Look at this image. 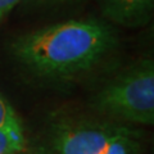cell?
Instances as JSON below:
<instances>
[{"label": "cell", "instance_id": "2", "mask_svg": "<svg viewBox=\"0 0 154 154\" xmlns=\"http://www.w3.org/2000/svg\"><path fill=\"white\" fill-rule=\"evenodd\" d=\"M30 154H145L141 130L109 118L54 119Z\"/></svg>", "mask_w": 154, "mask_h": 154}, {"label": "cell", "instance_id": "6", "mask_svg": "<svg viewBox=\"0 0 154 154\" xmlns=\"http://www.w3.org/2000/svg\"><path fill=\"white\" fill-rule=\"evenodd\" d=\"M17 121V116L8 102L0 95V128Z\"/></svg>", "mask_w": 154, "mask_h": 154}, {"label": "cell", "instance_id": "3", "mask_svg": "<svg viewBox=\"0 0 154 154\" xmlns=\"http://www.w3.org/2000/svg\"><path fill=\"white\" fill-rule=\"evenodd\" d=\"M94 107L103 117L126 125L154 122V63L136 62L96 94Z\"/></svg>", "mask_w": 154, "mask_h": 154}, {"label": "cell", "instance_id": "1", "mask_svg": "<svg viewBox=\"0 0 154 154\" xmlns=\"http://www.w3.org/2000/svg\"><path fill=\"white\" fill-rule=\"evenodd\" d=\"M116 33L99 19H72L16 37L14 58L35 76L69 80L98 66L116 45Z\"/></svg>", "mask_w": 154, "mask_h": 154}, {"label": "cell", "instance_id": "8", "mask_svg": "<svg viewBox=\"0 0 154 154\" xmlns=\"http://www.w3.org/2000/svg\"><path fill=\"white\" fill-rule=\"evenodd\" d=\"M23 0H0V19Z\"/></svg>", "mask_w": 154, "mask_h": 154}, {"label": "cell", "instance_id": "5", "mask_svg": "<svg viewBox=\"0 0 154 154\" xmlns=\"http://www.w3.org/2000/svg\"><path fill=\"white\" fill-rule=\"evenodd\" d=\"M26 148L27 143L18 119L0 128V154H18Z\"/></svg>", "mask_w": 154, "mask_h": 154}, {"label": "cell", "instance_id": "7", "mask_svg": "<svg viewBox=\"0 0 154 154\" xmlns=\"http://www.w3.org/2000/svg\"><path fill=\"white\" fill-rule=\"evenodd\" d=\"M27 4L31 5H62V4H71V3H76L80 0H23Z\"/></svg>", "mask_w": 154, "mask_h": 154}, {"label": "cell", "instance_id": "4", "mask_svg": "<svg viewBox=\"0 0 154 154\" xmlns=\"http://www.w3.org/2000/svg\"><path fill=\"white\" fill-rule=\"evenodd\" d=\"M103 16L123 27H141L152 19L154 0H100Z\"/></svg>", "mask_w": 154, "mask_h": 154}]
</instances>
